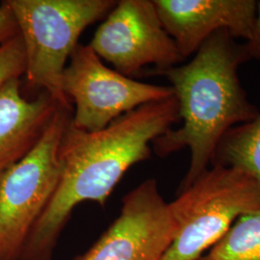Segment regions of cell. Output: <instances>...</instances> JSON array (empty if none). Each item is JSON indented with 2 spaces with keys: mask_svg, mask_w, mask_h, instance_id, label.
Returning a JSON list of instances; mask_svg holds the SVG:
<instances>
[{
  "mask_svg": "<svg viewBox=\"0 0 260 260\" xmlns=\"http://www.w3.org/2000/svg\"><path fill=\"white\" fill-rule=\"evenodd\" d=\"M179 120L174 94L144 104L99 131L77 129L70 121L59 148L60 181L29 234L20 260H51L75 206L88 201L104 206L125 172L149 159L150 143Z\"/></svg>",
  "mask_w": 260,
  "mask_h": 260,
  "instance_id": "obj_1",
  "label": "cell"
},
{
  "mask_svg": "<svg viewBox=\"0 0 260 260\" xmlns=\"http://www.w3.org/2000/svg\"><path fill=\"white\" fill-rule=\"evenodd\" d=\"M247 60L245 45L221 30L205 41L188 64L157 74L172 84L182 124L154 140L153 150L160 157L190 150L189 168L177 194L211 167L216 149L229 130L257 116L259 110L249 101L238 75Z\"/></svg>",
  "mask_w": 260,
  "mask_h": 260,
  "instance_id": "obj_2",
  "label": "cell"
},
{
  "mask_svg": "<svg viewBox=\"0 0 260 260\" xmlns=\"http://www.w3.org/2000/svg\"><path fill=\"white\" fill-rule=\"evenodd\" d=\"M25 54L26 86L41 90L60 107L72 109L62 88L68 59L84 30L107 16L113 0H6Z\"/></svg>",
  "mask_w": 260,
  "mask_h": 260,
  "instance_id": "obj_3",
  "label": "cell"
},
{
  "mask_svg": "<svg viewBox=\"0 0 260 260\" xmlns=\"http://www.w3.org/2000/svg\"><path fill=\"white\" fill-rule=\"evenodd\" d=\"M177 225L160 260H199L236 220L260 207V184L235 168L212 165L169 204Z\"/></svg>",
  "mask_w": 260,
  "mask_h": 260,
  "instance_id": "obj_4",
  "label": "cell"
},
{
  "mask_svg": "<svg viewBox=\"0 0 260 260\" xmlns=\"http://www.w3.org/2000/svg\"><path fill=\"white\" fill-rule=\"evenodd\" d=\"M71 110L60 107L37 145L0 177V260H20L62 175L59 148Z\"/></svg>",
  "mask_w": 260,
  "mask_h": 260,
  "instance_id": "obj_5",
  "label": "cell"
},
{
  "mask_svg": "<svg viewBox=\"0 0 260 260\" xmlns=\"http://www.w3.org/2000/svg\"><path fill=\"white\" fill-rule=\"evenodd\" d=\"M63 92L75 103L71 124L94 132L140 106L173 96V88L136 81L104 65L90 46L78 45L66 67Z\"/></svg>",
  "mask_w": 260,
  "mask_h": 260,
  "instance_id": "obj_6",
  "label": "cell"
},
{
  "mask_svg": "<svg viewBox=\"0 0 260 260\" xmlns=\"http://www.w3.org/2000/svg\"><path fill=\"white\" fill-rule=\"evenodd\" d=\"M89 46L127 77L147 66H154L159 74L184 60L163 27L153 0L117 1Z\"/></svg>",
  "mask_w": 260,
  "mask_h": 260,
  "instance_id": "obj_7",
  "label": "cell"
},
{
  "mask_svg": "<svg viewBox=\"0 0 260 260\" xmlns=\"http://www.w3.org/2000/svg\"><path fill=\"white\" fill-rule=\"evenodd\" d=\"M177 233L169 204L149 178L123 198L120 216L75 260H160Z\"/></svg>",
  "mask_w": 260,
  "mask_h": 260,
  "instance_id": "obj_8",
  "label": "cell"
},
{
  "mask_svg": "<svg viewBox=\"0 0 260 260\" xmlns=\"http://www.w3.org/2000/svg\"><path fill=\"white\" fill-rule=\"evenodd\" d=\"M159 19L185 59L221 30L249 41L254 25V0H153Z\"/></svg>",
  "mask_w": 260,
  "mask_h": 260,
  "instance_id": "obj_9",
  "label": "cell"
},
{
  "mask_svg": "<svg viewBox=\"0 0 260 260\" xmlns=\"http://www.w3.org/2000/svg\"><path fill=\"white\" fill-rule=\"evenodd\" d=\"M59 108L45 92L26 100L19 78L0 89V177L37 145Z\"/></svg>",
  "mask_w": 260,
  "mask_h": 260,
  "instance_id": "obj_10",
  "label": "cell"
},
{
  "mask_svg": "<svg viewBox=\"0 0 260 260\" xmlns=\"http://www.w3.org/2000/svg\"><path fill=\"white\" fill-rule=\"evenodd\" d=\"M212 165L241 170L260 184V111L252 121L225 133L216 149Z\"/></svg>",
  "mask_w": 260,
  "mask_h": 260,
  "instance_id": "obj_11",
  "label": "cell"
},
{
  "mask_svg": "<svg viewBox=\"0 0 260 260\" xmlns=\"http://www.w3.org/2000/svg\"><path fill=\"white\" fill-rule=\"evenodd\" d=\"M199 260H260V207L239 217Z\"/></svg>",
  "mask_w": 260,
  "mask_h": 260,
  "instance_id": "obj_12",
  "label": "cell"
},
{
  "mask_svg": "<svg viewBox=\"0 0 260 260\" xmlns=\"http://www.w3.org/2000/svg\"><path fill=\"white\" fill-rule=\"evenodd\" d=\"M24 73V47L19 34L0 47V89L12 79H20Z\"/></svg>",
  "mask_w": 260,
  "mask_h": 260,
  "instance_id": "obj_13",
  "label": "cell"
},
{
  "mask_svg": "<svg viewBox=\"0 0 260 260\" xmlns=\"http://www.w3.org/2000/svg\"><path fill=\"white\" fill-rule=\"evenodd\" d=\"M19 35V27L12 11L5 1L0 4V47Z\"/></svg>",
  "mask_w": 260,
  "mask_h": 260,
  "instance_id": "obj_14",
  "label": "cell"
},
{
  "mask_svg": "<svg viewBox=\"0 0 260 260\" xmlns=\"http://www.w3.org/2000/svg\"><path fill=\"white\" fill-rule=\"evenodd\" d=\"M244 45L249 59L260 60V1L256 5V15L251 39Z\"/></svg>",
  "mask_w": 260,
  "mask_h": 260,
  "instance_id": "obj_15",
  "label": "cell"
}]
</instances>
